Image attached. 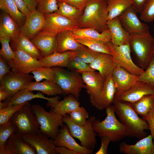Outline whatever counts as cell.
Segmentation results:
<instances>
[{
    "label": "cell",
    "mask_w": 154,
    "mask_h": 154,
    "mask_svg": "<svg viewBox=\"0 0 154 154\" xmlns=\"http://www.w3.org/2000/svg\"><path fill=\"white\" fill-rule=\"evenodd\" d=\"M112 103L116 114L125 127L126 136L141 139L146 136L145 131L149 129L147 122L139 116L129 103L114 100Z\"/></svg>",
    "instance_id": "cell-1"
},
{
    "label": "cell",
    "mask_w": 154,
    "mask_h": 154,
    "mask_svg": "<svg viewBox=\"0 0 154 154\" xmlns=\"http://www.w3.org/2000/svg\"><path fill=\"white\" fill-rule=\"evenodd\" d=\"M108 0H91L78 21L79 28H91L100 33L108 29Z\"/></svg>",
    "instance_id": "cell-2"
},
{
    "label": "cell",
    "mask_w": 154,
    "mask_h": 154,
    "mask_svg": "<svg viewBox=\"0 0 154 154\" xmlns=\"http://www.w3.org/2000/svg\"><path fill=\"white\" fill-rule=\"evenodd\" d=\"M106 109V117L102 121L96 119L92 125L94 130L100 137L107 136L112 142L119 141L126 136L125 127L116 118L113 105Z\"/></svg>",
    "instance_id": "cell-3"
},
{
    "label": "cell",
    "mask_w": 154,
    "mask_h": 154,
    "mask_svg": "<svg viewBox=\"0 0 154 154\" xmlns=\"http://www.w3.org/2000/svg\"><path fill=\"white\" fill-rule=\"evenodd\" d=\"M129 44L139 66L145 70L154 54V38L149 32L130 34Z\"/></svg>",
    "instance_id": "cell-4"
},
{
    "label": "cell",
    "mask_w": 154,
    "mask_h": 154,
    "mask_svg": "<svg viewBox=\"0 0 154 154\" xmlns=\"http://www.w3.org/2000/svg\"><path fill=\"white\" fill-rule=\"evenodd\" d=\"M31 108L39 125L40 132L54 140L58 133L59 128L64 124L63 116L51 108L49 112H47L38 104L31 105Z\"/></svg>",
    "instance_id": "cell-5"
},
{
    "label": "cell",
    "mask_w": 154,
    "mask_h": 154,
    "mask_svg": "<svg viewBox=\"0 0 154 154\" xmlns=\"http://www.w3.org/2000/svg\"><path fill=\"white\" fill-rule=\"evenodd\" d=\"M96 119L94 116L87 119L86 124L83 126L76 125L70 119L69 114L63 116V121L66 125L72 136L80 142V145L88 149H93L96 144V136L92 127V123Z\"/></svg>",
    "instance_id": "cell-6"
},
{
    "label": "cell",
    "mask_w": 154,
    "mask_h": 154,
    "mask_svg": "<svg viewBox=\"0 0 154 154\" xmlns=\"http://www.w3.org/2000/svg\"><path fill=\"white\" fill-rule=\"evenodd\" d=\"M9 121L15 126V133L21 135L40 133L39 125L29 102L17 111Z\"/></svg>",
    "instance_id": "cell-7"
},
{
    "label": "cell",
    "mask_w": 154,
    "mask_h": 154,
    "mask_svg": "<svg viewBox=\"0 0 154 154\" xmlns=\"http://www.w3.org/2000/svg\"><path fill=\"white\" fill-rule=\"evenodd\" d=\"M54 82L61 88L63 94H71L78 100L80 92L84 87L81 75L79 72L67 70L60 67H55Z\"/></svg>",
    "instance_id": "cell-8"
},
{
    "label": "cell",
    "mask_w": 154,
    "mask_h": 154,
    "mask_svg": "<svg viewBox=\"0 0 154 154\" xmlns=\"http://www.w3.org/2000/svg\"><path fill=\"white\" fill-rule=\"evenodd\" d=\"M116 66L121 67L128 72L140 76L145 70L135 64L133 61L131 54L129 44L117 46L111 41L107 42Z\"/></svg>",
    "instance_id": "cell-9"
},
{
    "label": "cell",
    "mask_w": 154,
    "mask_h": 154,
    "mask_svg": "<svg viewBox=\"0 0 154 154\" xmlns=\"http://www.w3.org/2000/svg\"><path fill=\"white\" fill-rule=\"evenodd\" d=\"M45 23L40 32L55 36L62 32L79 28V22L55 12L44 14Z\"/></svg>",
    "instance_id": "cell-10"
},
{
    "label": "cell",
    "mask_w": 154,
    "mask_h": 154,
    "mask_svg": "<svg viewBox=\"0 0 154 154\" xmlns=\"http://www.w3.org/2000/svg\"><path fill=\"white\" fill-rule=\"evenodd\" d=\"M15 54L14 58L7 64L12 71L17 73L27 74L40 67L43 64L19 48L11 47Z\"/></svg>",
    "instance_id": "cell-11"
},
{
    "label": "cell",
    "mask_w": 154,
    "mask_h": 154,
    "mask_svg": "<svg viewBox=\"0 0 154 154\" xmlns=\"http://www.w3.org/2000/svg\"><path fill=\"white\" fill-rule=\"evenodd\" d=\"M34 79L29 74L10 71L0 80V87L7 92L9 98L20 90L26 88Z\"/></svg>",
    "instance_id": "cell-12"
},
{
    "label": "cell",
    "mask_w": 154,
    "mask_h": 154,
    "mask_svg": "<svg viewBox=\"0 0 154 154\" xmlns=\"http://www.w3.org/2000/svg\"><path fill=\"white\" fill-rule=\"evenodd\" d=\"M137 11L132 5L118 17L123 28L130 34L149 32L147 25L138 18Z\"/></svg>",
    "instance_id": "cell-13"
},
{
    "label": "cell",
    "mask_w": 154,
    "mask_h": 154,
    "mask_svg": "<svg viewBox=\"0 0 154 154\" xmlns=\"http://www.w3.org/2000/svg\"><path fill=\"white\" fill-rule=\"evenodd\" d=\"M153 94L154 86L144 82L138 80L129 89L115 95L114 100L133 103L145 95Z\"/></svg>",
    "instance_id": "cell-14"
},
{
    "label": "cell",
    "mask_w": 154,
    "mask_h": 154,
    "mask_svg": "<svg viewBox=\"0 0 154 154\" xmlns=\"http://www.w3.org/2000/svg\"><path fill=\"white\" fill-rule=\"evenodd\" d=\"M116 91L112 74L105 79L103 88L100 94L96 97L90 98V103L98 110L106 109L113 103Z\"/></svg>",
    "instance_id": "cell-15"
},
{
    "label": "cell",
    "mask_w": 154,
    "mask_h": 154,
    "mask_svg": "<svg viewBox=\"0 0 154 154\" xmlns=\"http://www.w3.org/2000/svg\"><path fill=\"white\" fill-rule=\"evenodd\" d=\"M23 139L35 149L37 154H57L54 140L43 134H25L21 135Z\"/></svg>",
    "instance_id": "cell-16"
},
{
    "label": "cell",
    "mask_w": 154,
    "mask_h": 154,
    "mask_svg": "<svg viewBox=\"0 0 154 154\" xmlns=\"http://www.w3.org/2000/svg\"><path fill=\"white\" fill-rule=\"evenodd\" d=\"M56 146L66 147L79 154H91L93 149H88L77 143L70 134L66 125L60 127L58 133L54 140Z\"/></svg>",
    "instance_id": "cell-17"
},
{
    "label": "cell",
    "mask_w": 154,
    "mask_h": 154,
    "mask_svg": "<svg viewBox=\"0 0 154 154\" xmlns=\"http://www.w3.org/2000/svg\"><path fill=\"white\" fill-rule=\"evenodd\" d=\"M44 23V15L36 9L26 16L25 23L21 27V31L31 40L40 32Z\"/></svg>",
    "instance_id": "cell-18"
},
{
    "label": "cell",
    "mask_w": 154,
    "mask_h": 154,
    "mask_svg": "<svg viewBox=\"0 0 154 154\" xmlns=\"http://www.w3.org/2000/svg\"><path fill=\"white\" fill-rule=\"evenodd\" d=\"M112 76L116 88L115 95L130 88L138 80L139 77L118 66H115Z\"/></svg>",
    "instance_id": "cell-19"
},
{
    "label": "cell",
    "mask_w": 154,
    "mask_h": 154,
    "mask_svg": "<svg viewBox=\"0 0 154 154\" xmlns=\"http://www.w3.org/2000/svg\"><path fill=\"white\" fill-rule=\"evenodd\" d=\"M119 151L124 154H154V143L151 134L141 139L133 145L125 141L119 144Z\"/></svg>",
    "instance_id": "cell-20"
},
{
    "label": "cell",
    "mask_w": 154,
    "mask_h": 154,
    "mask_svg": "<svg viewBox=\"0 0 154 154\" xmlns=\"http://www.w3.org/2000/svg\"><path fill=\"white\" fill-rule=\"evenodd\" d=\"M4 154H37L35 150L21 135H12L6 143Z\"/></svg>",
    "instance_id": "cell-21"
},
{
    "label": "cell",
    "mask_w": 154,
    "mask_h": 154,
    "mask_svg": "<svg viewBox=\"0 0 154 154\" xmlns=\"http://www.w3.org/2000/svg\"><path fill=\"white\" fill-rule=\"evenodd\" d=\"M86 92L90 98L98 96L102 91L105 79L98 72L90 71L80 73Z\"/></svg>",
    "instance_id": "cell-22"
},
{
    "label": "cell",
    "mask_w": 154,
    "mask_h": 154,
    "mask_svg": "<svg viewBox=\"0 0 154 154\" xmlns=\"http://www.w3.org/2000/svg\"><path fill=\"white\" fill-rule=\"evenodd\" d=\"M36 98L45 99L50 102L53 100V97H46L40 92L34 94L27 89L24 88L20 90L3 102H0V110L6 107L21 104Z\"/></svg>",
    "instance_id": "cell-23"
},
{
    "label": "cell",
    "mask_w": 154,
    "mask_h": 154,
    "mask_svg": "<svg viewBox=\"0 0 154 154\" xmlns=\"http://www.w3.org/2000/svg\"><path fill=\"white\" fill-rule=\"evenodd\" d=\"M31 40L40 51L43 57L56 51L57 46L56 36L40 32Z\"/></svg>",
    "instance_id": "cell-24"
},
{
    "label": "cell",
    "mask_w": 154,
    "mask_h": 154,
    "mask_svg": "<svg viewBox=\"0 0 154 154\" xmlns=\"http://www.w3.org/2000/svg\"><path fill=\"white\" fill-rule=\"evenodd\" d=\"M106 23L113 44L119 46L129 44L130 34L123 28L118 17L108 20Z\"/></svg>",
    "instance_id": "cell-25"
},
{
    "label": "cell",
    "mask_w": 154,
    "mask_h": 154,
    "mask_svg": "<svg viewBox=\"0 0 154 154\" xmlns=\"http://www.w3.org/2000/svg\"><path fill=\"white\" fill-rule=\"evenodd\" d=\"M57 46L56 52L61 53L68 51H75L84 48L85 46L77 42L73 31L67 30L56 36Z\"/></svg>",
    "instance_id": "cell-26"
},
{
    "label": "cell",
    "mask_w": 154,
    "mask_h": 154,
    "mask_svg": "<svg viewBox=\"0 0 154 154\" xmlns=\"http://www.w3.org/2000/svg\"><path fill=\"white\" fill-rule=\"evenodd\" d=\"M2 11L0 16V37L13 39L19 34L21 27L7 13Z\"/></svg>",
    "instance_id": "cell-27"
},
{
    "label": "cell",
    "mask_w": 154,
    "mask_h": 154,
    "mask_svg": "<svg viewBox=\"0 0 154 154\" xmlns=\"http://www.w3.org/2000/svg\"><path fill=\"white\" fill-rule=\"evenodd\" d=\"M58 99L54 102L47 103L46 106H50L56 112L63 116L76 110L80 107L78 100L71 94H69L63 100L59 101Z\"/></svg>",
    "instance_id": "cell-28"
},
{
    "label": "cell",
    "mask_w": 154,
    "mask_h": 154,
    "mask_svg": "<svg viewBox=\"0 0 154 154\" xmlns=\"http://www.w3.org/2000/svg\"><path fill=\"white\" fill-rule=\"evenodd\" d=\"M89 64L93 69L98 70L105 79L112 73L116 66L112 55L102 53Z\"/></svg>",
    "instance_id": "cell-29"
},
{
    "label": "cell",
    "mask_w": 154,
    "mask_h": 154,
    "mask_svg": "<svg viewBox=\"0 0 154 154\" xmlns=\"http://www.w3.org/2000/svg\"><path fill=\"white\" fill-rule=\"evenodd\" d=\"M74 56V51H68L61 53L56 51L52 54L43 57L38 60L44 67H67L69 61Z\"/></svg>",
    "instance_id": "cell-30"
},
{
    "label": "cell",
    "mask_w": 154,
    "mask_h": 154,
    "mask_svg": "<svg viewBox=\"0 0 154 154\" xmlns=\"http://www.w3.org/2000/svg\"><path fill=\"white\" fill-rule=\"evenodd\" d=\"M10 43L11 47H18L37 60L43 57L39 49L21 31L17 36L11 39Z\"/></svg>",
    "instance_id": "cell-31"
},
{
    "label": "cell",
    "mask_w": 154,
    "mask_h": 154,
    "mask_svg": "<svg viewBox=\"0 0 154 154\" xmlns=\"http://www.w3.org/2000/svg\"><path fill=\"white\" fill-rule=\"evenodd\" d=\"M75 37L96 40L104 43L110 41L111 35L108 29L101 33L91 28H79L73 31Z\"/></svg>",
    "instance_id": "cell-32"
},
{
    "label": "cell",
    "mask_w": 154,
    "mask_h": 154,
    "mask_svg": "<svg viewBox=\"0 0 154 154\" xmlns=\"http://www.w3.org/2000/svg\"><path fill=\"white\" fill-rule=\"evenodd\" d=\"M32 92L38 91L48 96H53L63 94L60 86L54 82L44 80L42 82H31L26 88Z\"/></svg>",
    "instance_id": "cell-33"
},
{
    "label": "cell",
    "mask_w": 154,
    "mask_h": 154,
    "mask_svg": "<svg viewBox=\"0 0 154 154\" xmlns=\"http://www.w3.org/2000/svg\"><path fill=\"white\" fill-rule=\"evenodd\" d=\"M0 9L9 14L21 27L24 25L26 16L20 11L13 0H0Z\"/></svg>",
    "instance_id": "cell-34"
},
{
    "label": "cell",
    "mask_w": 154,
    "mask_h": 154,
    "mask_svg": "<svg viewBox=\"0 0 154 154\" xmlns=\"http://www.w3.org/2000/svg\"><path fill=\"white\" fill-rule=\"evenodd\" d=\"M130 105L138 115L146 116L154 107V94L145 95Z\"/></svg>",
    "instance_id": "cell-35"
},
{
    "label": "cell",
    "mask_w": 154,
    "mask_h": 154,
    "mask_svg": "<svg viewBox=\"0 0 154 154\" xmlns=\"http://www.w3.org/2000/svg\"><path fill=\"white\" fill-rule=\"evenodd\" d=\"M133 4L131 0H108V20L119 17Z\"/></svg>",
    "instance_id": "cell-36"
},
{
    "label": "cell",
    "mask_w": 154,
    "mask_h": 154,
    "mask_svg": "<svg viewBox=\"0 0 154 154\" xmlns=\"http://www.w3.org/2000/svg\"><path fill=\"white\" fill-rule=\"evenodd\" d=\"M58 9L55 12L69 19L78 21L84 11L66 3L58 2Z\"/></svg>",
    "instance_id": "cell-37"
},
{
    "label": "cell",
    "mask_w": 154,
    "mask_h": 154,
    "mask_svg": "<svg viewBox=\"0 0 154 154\" xmlns=\"http://www.w3.org/2000/svg\"><path fill=\"white\" fill-rule=\"evenodd\" d=\"M75 39L78 42L94 51L111 55V52L106 43L76 37Z\"/></svg>",
    "instance_id": "cell-38"
},
{
    "label": "cell",
    "mask_w": 154,
    "mask_h": 154,
    "mask_svg": "<svg viewBox=\"0 0 154 154\" xmlns=\"http://www.w3.org/2000/svg\"><path fill=\"white\" fill-rule=\"evenodd\" d=\"M15 125L9 121L0 125V154H4V147L7 141L10 136L16 132Z\"/></svg>",
    "instance_id": "cell-39"
},
{
    "label": "cell",
    "mask_w": 154,
    "mask_h": 154,
    "mask_svg": "<svg viewBox=\"0 0 154 154\" xmlns=\"http://www.w3.org/2000/svg\"><path fill=\"white\" fill-rule=\"evenodd\" d=\"M35 82H40L43 79L54 81L55 75V67H42L31 72Z\"/></svg>",
    "instance_id": "cell-40"
},
{
    "label": "cell",
    "mask_w": 154,
    "mask_h": 154,
    "mask_svg": "<svg viewBox=\"0 0 154 154\" xmlns=\"http://www.w3.org/2000/svg\"><path fill=\"white\" fill-rule=\"evenodd\" d=\"M70 120L74 123L80 126L85 125L89 118V114L82 106L78 108L69 114Z\"/></svg>",
    "instance_id": "cell-41"
},
{
    "label": "cell",
    "mask_w": 154,
    "mask_h": 154,
    "mask_svg": "<svg viewBox=\"0 0 154 154\" xmlns=\"http://www.w3.org/2000/svg\"><path fill=\"white\" fill-rule=\"evenodd\" d=\"M67 67L74 70L75 71L80 73L96 70L92 68L88 64L84 62L80 57L75 55L69 61Z\"/></svg>",
    "instance_id": "cell-42"
},
{
    "label": "cell",
    "mask_w": 154,
    "mask_h": 154,
    "mask_svg": "<svg viewBox=\"0 0 154 154\" xmlns=\"http://www.w3.org/2000/svg\"><path fill=\"white\" fill-rule=\"evenodd\" d=\"M140 19L146 23L154 21V0H146L140 16Z\"/></svg>",
    "instance_id": "cell-43"
},
{
    "label": "cell",
    "mask_w": 154,
    "mask_h": 154,
    "mask_svg": "<svg viewBox=\"0 0 154 154\" xmlns=\"http://www.w3.org/2000/svg\"><path fill=\"white\" fill-rule=\"evenodd\" d=\"M58 9L57 0H38L37 9L43 14L56 11Z\"/></svg>",
    "instance_id": "cell-44"
},
{
    "label": "cell",
    "mask_w": 154,
    "mask_h": 154,
    "mask_svg": "<svg viewBox=\"0 0 154 154\" xmlns=\"http://www.w3.org/2000/svg\"><path fill=\"white\" fill-rule=\"evenodd\" d=\"M11 39L7 37H0L1 48L0 50V55L7 62L15 56L14 51L12 49L9 43Z\"/></svg>",
    "instance_id": "cell-45"
},
{
    "label": "cell",
    "mask_w": 154,
    "mask_h": 154,
    "mask_svg": "<svg viewBox=\"0 0 154 154\" xmlns=\"http://www.w3.org/2000/svg\"><path fill=\"white\" fill-rule=\"evenodd\" d=\"M27 102L20 105L6 107L0 110V125L8 123L13 116Z\"/></svg>",
    "instance_id": "cell-46"
},
{
    "label": "cell",
    "mask_w": 154,
    "mask_h": 154,
    "mask_svg": "<svg viewBox=\"0 0 154 154\" xmlns=\"http://www.w3.org/2000/svg\"><path fill=\"white\" fill-rule=\"evenodd\" d=\"M138 80L154 86V54L147 67L143 74L139 76Z\"/></svg>",
    "instance_id": "cell-47"
},
{
    "label": "cell",
    "mask_w": 154,
    "mask_h": 154,
    "mask_svg": "<svg viewBox=\"0 0 154 154\" xmlns=\"http://www.w3.org/2000/svg\"><path fill=\"white\" fill-rule=\"evenodd\" d=\"M74 52L75 55L79 57L88 64L92 63L101 53L94 51L86 46L82 50Z\"/></svg>",
    "instance_id": "cell-48"
},
{
    "label": "cell",
    "mask_w": 154,
    "mask_h": 154,
    "mask_svg": "<svg viewBox=\"0 0 154 154\" xmlns=\"http://www.w3.org/2000/svg\"><path fill=\"white\" fill-rule=\"evenodd\" d=\"M91 0H57L58 2H62L68 4L84 11L87 3Z\"/></svg>",
    "instance_id": "cell-49"
},
{
    "label": "cell",
    "mask_w": 154,
    "mask_h": 154,
    "mask_svg": "<svg viewBox=\"0 0 154 154\" xmlns=\"http://www.w3.org/2000/svg\"><path fill=\"white\" fill-rule=\"evenodd\" d=\"M143 119L147 122L154 143V107Z\"/></svg>",
    "instance_id": "cell-50"
},
{
    "label": "cell",
    "mask_w": 154,
    "mask_h": 154,
    "mask_svg": "<svg viewBox=\"0 0 154 154\" xmlns=\"http://www.w3.org/2000/svg\"><path fill=\"white\" fill-rule=\"evenodd\" d=\"M101 145L99 149L95 153V154H108V147L111 141L110 137L107 136L100 137Z\"/></svg>",
    "instance_id": "cell-51"
},
{
    "label": "cell",
    "mask_w": 154,
    "mask_h": 154,
    "mask_svg": "<svg viewBox=\"0 0 154 154\" xmlns=\"http://www.w3.org/2000/svg\"><path fill=\"white\" fill-rule=\"evenodd\" d=\"M7 62L1 56H0V80L3 76L10 71Z\"/></svg>",
    "instance_id": "cell-52"
},
{
    "label": "cell",
    "mask_w": 154,
    "mask_h": 154,
    "mask_svg": "<svg viewBox=\"0 0 154 154\" xmlns=\"http://www.w3.org/2000/svg\"><path fill=\"white\" fill-rule=\"evenodd\" d=\"M19 9L26 16L30 13L27 5L23 0H13Z\"/></svg>",
    "instance_id": "cell-53"
},
{
    "label": "cell",
    "mask_w": 154,
    "mask_h": 154,
    "mask_svg": "<svg viewBox=\"0 0 154 154\" xmlns=\"http://www.w3.org/2000/svg\"><path fill=\"white\" fill-rule=\"evenodd\" d=\"M56 151L57 154H79L78 153L66 147L56 146Z\"/></svg>",
    "instance_id": "cell-54"
},
{
    "label": "cell",
    "mask_w": 154,
    "mask_h": 154,
    "mask_svg": "<svg viewBox=\"0 0 154 154\" xmlns=\"http://www.w3.org/2000/svg\"><path fill=\"white\" fill-rule=\"evenodd\" d=\"M25 3L30 12L37 9L38 2L37 0H23Z\"/></svg>",
    "instance_id": "cell-55"
},
{
    "label": "cell",
    "mask_w": 154,
    "mask_h": 154,
    "mask_svg": "<svg viewBox=\"0 0 154 154\" xmlns=\"http://www.w3.org/2000/svg\"><path fill=\"white\" fill-rule=\"evenodd\" d=\"M133 5L135 8L137 13H141L143 5L146 0H131Z\"/></svg>",
    "instance_id": "cell-56"
},
{
    "label": "cell",
    "mask_w": 154,
    "mask_h": 154,
    "mask_svg": "<svg viewBox=\"0 0 154 154\" xmlns=\"http://www.w3.org/2000/svg\"><path fill=\"white\" fill-rule=\"evenodd\" d=\"M8 97L7 92L3 88L0 87V102L5 101Z\"/></svg>",
    "instance_id": "cell-57"
},
{
    "label": "cell",
    "mask_w": 154,
    "mask_h": 154,
    "mask_svg": "<svg viewBox=\"0 0 154 154\" xmlns=\"http://www.w3.org/2000/svg\"><path fill=\"white\" fill-rule=\"evenodd\" d=\"M37 0V2H38V0Z\"/></svg>",
    "instance_id": "cell-58"
}]
</instances>
